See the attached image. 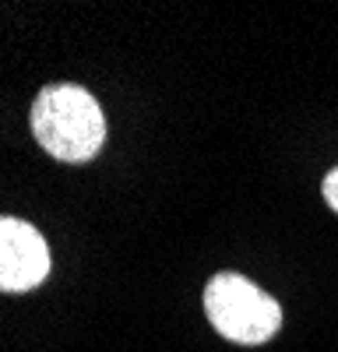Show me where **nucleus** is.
I'll list each match as a JSON object with an SVG mask.
<instances>
[{
	"label": "nucleus",
	"instance_id": "7ed1b4c3",
	"mask_svg": "<svg viewBox=\"0 0 338 352\" xmlns=\"http://www.w3.org/2000/svg\"><path fill=\"white\" fill-rule=\"evenodd\" d=\"M49 275V247L43 232L25 222L0 215V292H28Z\"/></svg>",
	"mask_w": 338,
	"mask_h": 352
},
{
	"label": "nucleus",
	"instance_id": "f257e3e1",
	"mask_svg": "<svg viewBox=\"0 0 338 352\" xmlns=\"http://www.w3.org/2000/svg\"><path fill=\"white\" fill-rule=\"evenodd\" d=\"M32 134L60 162H89L106 141L99 102L78 85H49L32 106Z\"/></svg>",
	"mask_w": 338,
	"mask_h": 352
},
{
	"label": "nucleus",
	"instance_id": "20e7f679",
	"mask_svg": "<svg viewBox=\"0 0 338 352\" xmlns=\"http://www.w3.org/2000/svg\"><path fill=\"white\" fill-rule=\"evenodd\" d=\"M324 201L331 204V208L338 212V166L324 176Z\"/></svg>",
	"mask_w": 338,
	"mask_h": 352
},
{
	"label": "nucleus",
	"instance_id": "f03ea898",
	"mask_svg": "<svg viewBox=\"0 0 338 352\" xmlns=\"http://www.w3.org/2000/svg\"><path fill=\"white\" fill-rule=\"evenodd\" d=\"M205 314L212 320V328L236 345H261L282 324L278 303L264 289H258L250 278L236 272H222L208 282Z\"/></svg>",
	"mask_w": 338,
	"mask_h": 352
}]
</instances>
